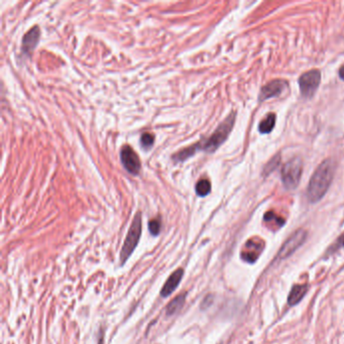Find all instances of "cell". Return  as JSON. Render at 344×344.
Returning a JSON list of instances; mask_svg holds the SVG:
<instances>
[{
	"label": "cell",
	"mask_w": 344,
	"mask_h": 344,
	"mask_svg": "<svg viewBox=\"0 0 344 344\" xmlns=\"http://www.w3.org/2000/svg\"><path fill=\"white\" fill-rule=\"evenodd\" d=\"M336 163L333 159H326L318 166L307 187L309 202L316 203L324 197L333 181Z\"/></svg>",
	"instance_id": "7a4b0ae2"
},
{
	"label": "cell",
	"mask_w": 344,
	"mask_h": 344,
	"mask_svg": "<svg viewBox=\"0 0 344 344\" xmlns=\"http://www.w3.org/2000/svg\"><path fill=\"white\" fill-rule=\"evenodd\" d=\"M303 162L299 157L290 160L282 169V181L287 189H295L301 181Z\"/></svg>",
	"instance_id": "277c9868"
},
{
	"label": "cell",
	"mask_w": 344,
	"mask_h": 344,
	"mask_svg": "<svg viewBox=\"0 0 344 344\" xmlns=\"http://www.w3.org/2000/svg\"><path fill=\"white\" fill-rule=\"evenodd\" d=\"M321 73L318 70H311L301 75L299 78V86L301 94L305 97H311L320 85Z\"/></svg>",
	"instance_id": "5b68a950"
},
{
	"label": "cell",
	"mask_w": 344,
	"mask_h": 344,
	"mask_svg": "<svg viewBox=\"0 0 344 344\" xmlns=\"http://www.w3.org/2000/svg\"><path fill=\"white\" fill-rule=\"evenodd\" d=\"M288 88V82L285 80H272L265 84L259 93V101H264L266 99L278 97L282 95Z\"/></svg>",
	"instance_id": "ba28073f"
},
{
	"label": "cell",
	"mask_w": 344,
	"mask_h": 344,
	"mask_svg": "<svg viewBox=\"0 0 344 344\" xmlns=\"http://www.w3.org/2000/svg\"><path fill=\"white\" fill-rule=\"evenodd\" d=\"M155 143V136L150 133V132H145L142 134V137H141V145L144 149L146 150H149L153 147Z\"/></svg>",
	"instance_id": "2e32d148"
},
{
	"label": "cell",
	"mask_w": 344,
	"mask_h": 344,
	"mask_svg": "<svg viewBox=\"0 0 344 344\" xmlns=\"http://www.w3.org/2000/svg\"><path fill=\"white\" fill-rule=\"evenodd\" d=\"M264 221L269 222V223H274L277 227H281L285 224V220L279 216H277L273 212H267L264 215Z\"/></svg>",
	"instance_id": "e0dca14e"
},
{
	"label": "cell",
	"mask_w": 344,
	"mask_h": 344,
	"mask_svg": "<svg viewBox=\"0 0 344 344\" xmlns=\"http://www.w3.org/2000/svg\"><path fill=\"white\" fill-rule=\"evenodd\" d=\"M120 160H121L123 167L129 174L133 176H136L140 174L141 169H142V163H141L140 157L130 146L125 145L121 149Z\"/></svg>",
	"instance_id": "8992f818"
},
{
	"label": "cell",
	"mask_w": 344,
	"mask_h": 344,
	"mask_svg": "<svg viewBox=\"0 0 344 344\" xmlns=\"http://www.w3.org/2000/svg\"><path fill=\"white\" fill-rule=\"evenodd\" d=\"M185 299H186L185 294H181L178 297H176L175 299H173L171 301V303L166 308L167 314L168 315H173V314L177 313L183 307V305L185 303Z\"/></svg>",
	"instance_id": "5bb4252c"
},
{
	"label": "cell",
	"mask_w": 344,
	"mask_h": 344,
	"mask_svg": "<svg viewBox=\"0 0 344 344\" xmlns=\"http://www.w3.org/2000/svg\"><path fill=\"white\" fill-rule=\"evenodd\" d=\"M338 245H339V246H344V233H343V235H341L340 238L338 239Z\"/></svg>",
	"instance_id": "ffe728a7"
},
{
	"label": "cell",
	"mask_w": 344,
	"mask_h": 344,
	"mask_svg": "<svg viewBox=\"0 0 344 344\" xmlns=\"http://www.w3.org/2000/svg\"><path fill=\"white\" fill-rule=\"evenodd\" d=\"M276 125V114L273 113H268L259 123L258 125V130L260 133L266 134L269 133Z\"/></svg>",
	"instance_id": "4fadbf2b"
},
{
	"label": "cell",
	"mask_w": 344,
	"mask_h": 344,
	"mask_svg": "<svg viewBox=\"0 0 344 344\" xmlns=\"http://www.w3.org/2000/svg\"><path fill=\"white\" fill-rule=\"evenodd\" d=\"M41 32L39 27H34L31 29L24 37L23 39V44H22V50L23 53L26 55H30L33 53L36 49V47L39 44Z\"/></svg>",
	"instance_id": "30bf717a"
},
{
	"label": "cell",
	"mask_w": 344,
	"mask_h": 344,
	"mask_svg": "<svg viewBox=\"0 0 344 344\" xmlns=\"http://www.w3.org/2000/svg\"><path fill=\"white\" fill-rule=\"evenodd\" d=\"M235 117L236 114L234 112L230 113L207 140L200 141L199 143L180 151L179 153L174 155L173 160L175 162H184L194 156L198 151L206 152L208 154L214 153L227 140L229 133L233 128Z\"/></svg>",
	"instance_id": "6da1fadb"
},
{
	"label": "cell",
	"mask_w": 344,
	"mask_h": 344,
	"mask_svg": "<svg viewBox=\"0 0 344 344\" xmlns=\"http://www.w3.org/2000/svg\"><path fill=\"white\" fill-rule=\"evenodd\" d=\"M339 77L344 80V65L339 69Z\"/></svg>",
	"instance_id": "44dd1931"
},
{
	"label": "cell",
	"mask_w": 344,
	"mask_h": 344,
	"mask_svg": "<svg viewBox=\"0 0 344 344\" xmlns=\"http://www.w3.org/2000/svg\"><path fill=\"white\" fill-rule=\"evenodd\" d=\"M279 164H280V156L278 155V156H274V157L271 159V161H269V163L265 166V168H264V174L267 175V174L271 173V172L276 169V167H277Z\"/></svg>",
	"instance_id": "d6986e66"
},
{
	"label": "cell",
	"mask_w": 344,
	"mask_h": 344,
	"mask_svg": "<svg viewBox=\"0 0 344 344\" xmlns=\"http://www.w3.org/2000/svg\"><path fill=\"white\" fill-rule=\"evenodd\" d=\"M149 230L153 235H158L161 231V221L160 219H153L149 222Z\"/></svg>",
	"instance_id": "ac0fdd59"
},
{
	"label": "cell",
	"mask_w": 344,
	"mask_h": 344,
	"mask_svg": "<svg viewBox=\"0 0 344 344\" xmlns=\"http://www.w3.org/2000/svg\"><path fill=\"white\" fill-rule=\"evenodd\" d=\"M184 274V270L182 268H178L176 269L167 280V282L165 283L162 291H161V295L163 297H168L170 296L178 287V285L180 284L182 278Z\"/></svg>",
	"instance_id": "8fae6325"
},
{
	"label": "cell",
	"mask_w": 344,
	"mask_h": 344,
	"mask_svg": "<svg viewBox=\"0 0 344 344\" xmlns=\"http://www.w3.org/2000/svg\"><path fill=\"white\" fill-rule=\"evenodd\" d=\"M307 232L304 229H299L295 231L283 244L282 248L278 253V257L283 259L290 256L294 251H296L306 240Z\"/></svg>",
	"instance_id": "52a82bcc"
},
{
	"label": "cell",
	"mask_w": 344,
	"mask_h": 344,
	"mask_svg": "<svg viewBox=\"0 0 344 344\" xmlns=\"http://www.w3.org/2000/svg\"><path fill=\"white\" fill-rule=\"evenodd\" d=\"M244 249L241 252V257L247 262H253L257 259L263 249V242L256 239H250L246 242Z\"/></svg>",
	"instance_id": "9c48e42d"
},
{
	"label": "cell",
	"mask_w": 344,
	"mask_h": 344,
	"mask_svg": "<svg viewBox=\"0 0 344 344\" xmlns=\"http://www.w3.org/2000/svg\"><path fill=\"white\" fill-rule=\"evenodd\" d=\"M196 193L200 197H205L207 196L210 191H211V183L207 179H201L197 184H196Z\"/></svg>",
	"instance_id": "9a60e30c"
},
{
	"label": "cell",
	"mask_w": 344,
	"mask_h": 344,
	"mask_svg": "<svg viewBox=\"0 0 344 344\" xmlns=\"http://www.w3.org/2000/svg\"><path fill=\"white\" fill-rule=\"evenodd\" d=\"M141 235H142V213L137 212L133 218V221L128 230V233L123 243V247L120 252L121 264H123L128 259V257L131 255V253L135 249L140 241Z\"/></svg>",
	"instance_id": "3957f363"
},
{
	"label": "cell",
	"mask_w": 344,
	"mask_h": 344,
	"mask_svg": "<svg viewBox=\"0 0 344 344\" xmlns=\"http://www.w3.org/2000/svg\"><path fill=\"white\" fill-rule=\"evenodd\" d=\"M308 288L305 285H295L293 287V289L290 292L289 298H288V303L291 306H294L296 304H298L303 297L305 296V294L307 293Z\"/></svg>",
	"instance_id": "7c38bea8"
}]
</instances>
